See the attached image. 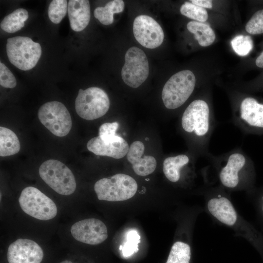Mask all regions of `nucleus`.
<instances>
[{"mask_svg": "<svg viewBox=\"0 0 263 263\" xmlns=\"http://www.w3.org/2000/svg\"><path fill=\"white\" fill-rule=\"evenodd\" d=\"M206 158L215 169L220 186L225 189L248 192L255 188L254 162L241 147L219 155L209 153Z\"/></svg>", "mask_w": 263, "mask_h": 263, "instance_id": "f257e3e1", "label": "nucleus"}, {"mask_svg": "<svg viewBox=\"0 0 263 263\" xmlns=\"http://www.w3.org/2000/svg\"><path fill=\"white\" fill-rule=\"evenodd\" d=\"M216 124L210 105L205 99L193 100L184 111L181 119V128L191 137L196 156L206 157L209 153L210 140Z\"/></svg>", "mask_w": 263, "mask_h": 263, "instance_id": "f03ea898", "label": "nucleus"}, {"mask_svg": "<svg viewBox=\"0 0 263 263\" xmlns=\"http://www.w3.org/2000/svg\"><path fill=\"white\" fill-rule=\"evenodd\" d=\"M220 186L210 190L207 207L209 213L221 223L230 227L248 242L263 247V234L241 217Z\"/></svg>", "mask_w": 263, "mask_h": 263, "instance_id": "7ed1b4c3", "label": "nucleus"}, {"mask_svg": "<svg viewBox=\"0 0 263 263\" xmlns=\"http://www.w3.org/2000/svg\"><path fill=\"white\" fill-rule=\"evenodd\" d=\"M195 76L191 71L186 70L172 75L164 85L162 99L165 107L169 110L182 106L193 92Z\"/></svg>", "mask_w": 263, "mask_h": 263, "instance_id": "20e7f679", "label": "nucleus"}, {"mask_svg": "<svg viewBox=\"0 0 263 263\" xmlns=\"http://www.w3.org/2000/svg\"><path fill=\"white\" fill-rule=\"evenodd\" d=\"M137 184L131 176L122 173L98 180L94 189L99 200L125 201L132 198L137 190Z\"/></svg>", "mask_w": 263, "mask_h": 263, "instance_id": "39448f33", "label": "nucleus"}, {"mask_svg": "<svg viewBox=\"0 0 263 263\" xmlns=\"http://www.w3.org/2000/svg\"><path fill=\"white\" fill-rule=\"evenodd\" d=\"M40 44L27 37H15L7 40L6 53L10 62L18 69L33 68L41 55Z\"/></svg>", "mask_w": 263, "mask_h": 263, "instance_id": "423d86ee", "label": "nucleus"}, {"mask_svg": "<svg viewBox=\"0 0 263 263\" xmlns=\"http://www.w3.org/2000/svg\"><path fill=\"white\" fill-rule=\"evenodd\" d=\"M233 124L245 134H263V103L252 96L240 101L231 119Z\"/></svg>", "mask_w": 263, "mask_h": 263, "instance_id": "0eeeda50", "label": "nucleus"}, {"mask_svg": "<svg viewBox=\"0 0 263 263\" xmlns=\"http://www.w3.org/2000/svg\"><path fill=\"white\" fill-rule=\"evenodd\" d=\"M38 171L43 181L57 193L69 195L75 191V177L71 169L62 162L49 159L40 165Z\"/></svg>", "mask_w": 263, "mask_h": 263, "instance_id": "6e6552de", "label": "nucleus"}, {"mask_svg": "<svg viewBox=\"0 0 263 263\" xmlns=\"http://www.w3.org/2000/svg\"><path fill=\"white\" fill-rule=\"evenodd\" d=\"M110 100L102 89L92 87L80 89L75 100V109L82 118L92 120L105 115L110 108Z\"/></svg>", "mask_w": 263, "mask_h": 263, "instance_id": "1a4fd4ad", "label": "nucleus"}, {"mask_svg": "<svg viewBox=\"0 0 263 263\" xmlns=\"http://www.w3.org/2000/svg\"><path fill=\"white\" fill-rule=\"evenodd\" d=\"M19 202L26 214L40 220L52 219L57 214V208L54 202L33 187H27L22 190Z\"/></svg>", "mask_w": 263, "mask_h": 263, "instance_id": "9d476101", "label": "nucleus"}, {"mask_svg": "<svg viewBox=\"0 0 263 263\" xmlns=\"http://www.w3.org/2000/svg\"><path fill=\"white\" fill-rule=\"evenodd\" d=\"M38 116L41 123L56 136H66L71 129V115L60 102L53 101L43 104L38 111Z\"/></svg>", "mask_w": 263, "mask_h": 263, "instance_id": "9b49d317", "label": "nucleus"}, {"mask_svg": "<svg viewBox=\"0 0 263 263\" xmlns=\"http://www.w3.org/2000/svg\"><path fill=\"white\" fill-rule=\"evenodd\" d=\"M149 74V62L144 52L136 47L130 48L126 53L121 70L124 83L132 88H138L147 79Z\"/></svg>", "mask_w": 263, "mask_h": 263, "instance_id": "f8f14e48", "label": "nucleus"}, {"mask_svg": "<svg viewBox=\"0 0 263 263\" xmlns=\"http://www.w3.org/2000/svg\"><path fill=\"white\" fill-rule=\"evenodd\" d=\"M133 32L135 39L148 49L156 48L162 43L164 34L162 28L152 18L141 15L134 20Z\"/></svg>", "mask_w": 263, "mask_h": 263, "instance_id": "ddd939ff", "label": "nucleus"}, {"mask_svg": "<svg viewBox=\"0 0 263 263\" xmlns=\"http://www.w3.org/2000/svg\"><path fill=\"white\" fill-rule=\"evenodd\" d=\"M70 231L75 239L90 245L100 244L108 237L106 225L95 218L85 219L75 223L72 225Z\"/></svg>", "mask_w": 263, "mask_h": 263, "instance_id": "4468645a", "label": "nucleus"}, {"mask_svg": "<svg viewBox=\"0 0 263 263\" xmlns=\"http://www.w3.org/2000/svg\"><path fill=\"white\" fill-rule=\"evenodd\" d=\"M44 253L41 247L35 241L27 239H18L8 248V263H40Z\"/></svg>", "mask_w": 263, "mask_h": 263, "instance_id": "2eb2a0df", "label": "nucleus"}, {"mask_svg": "<svg viewBox=\"0 0 263 263\" xmlns=\"http://www.w3.org/2000/svg\"><path fill=\"white\" fill-rule=\"evenodd\" d=\"M145 146L139 141L133 142L127 154L128 161L132 165L134 172L138 175L145 176L152 173L156 169L155 158L150 155H144Z\"/></svg>", "mask_w": 263, "mask_h": 263, "instance_id": "dca6fc26", "label": "nucleus"}, {"mask_svg": "<svg viewBox=\"0 0 263 263\" xmlns=\"http://www.w3.org/2000/svg\"><path fill=\"white\" fill-rule=\"evenodd\" d=\"M88 150L97 155L120 159L127 155L129 146L123 138L118 141L106 142L99 136L91 139L87 144Z\"/></svg>", "mask_w": 263, "mask_h": 263, "instance_id": "f3484780", "label": "nucleus"}, {"mask_svg": "<svg viewBox=\"0 0 263 263\" xmlns=\"http://www.w3.org/2000/svg\"><path fill=\"white\" fill-rule=\"evenodd\" d=\"M68 13L71 29L75 32L83 30L88 25L90 18V6L88 0H70Z\"/></svg>", "mask_w": 263, "mask_h": 263, "instance_id": "a211bd4d", "label": "nucleus"}, {"mask_svg": "<svg viewBox=\"0 0 263 263\" xmlns=\"http://www.w3.org/2000/svg\"><path fill=\"white\" fill-rule=\"evenodd\" d=\"M190 162V158L186 154L167 157L163 163L164 174L170 182L177 183L181 179L183 169Z\"/></svg>", "mask_w": 263, "mask_h": 263, "instance_id": "6ab92c4d", "label": "nucleus"}, {"mask_svg": "<svg viewBox=\"0 0 263 263\" xmlns=\"http://www.w3.org/2000/svg\"><path fill=\"white\" fill-rule=\"evenodd\" d=\"M20 149V142L15 133L7 128L0 127V156L6 157L15 154Z\"/></svg>", "mask_w": 263, "mask_h": 263, "instance_id": "aec40b11", "label": "nucleus"}, {"mask_svg": "<svg viewBox=\"0 0 263 263\" xmlns=\"http://www.w3.org/2000/svg\"><path fill=\"white\" fill-rule=\"evenodd\" d=\"M189 32L194 35V38L203 47L210 45L215 39L213 29L208 25L198 21H189L187 25Z\"/></svg>", "mask_w": 263, "mask_h": 263, "instance_id": "412c9836", "label": "nucleus"}, {"mask_svg": "<svg viewBox=\"0 0 263 263\" xmlns=\"http://www.w3.org/2000/svg\"><path fill=\"white\" fill-rule=\"evenodd\" d=\"M124 2L122 0H111L104 7H97L94 10V16L102 24L108 25L113 23V14L124 10Z\"/></svg>", "mask_w": 263, "mask_h": 263, "instance_id": "4be33fe9", "label": "nucleus"}, {"mask_svg": "<svg viewBox=\"0 0 263 263\" xmlns=\"http://www.w3.org/2000/svg\"><path fill=\"white\" fill-rule=\"evenodd\" d=\"M29 17L28 11L23 8L15 10L8 15L0 22V28L6 32L13 33L24 26Z\"/></svg>", "mask_w": 263, "mask_h": 263, "instance_id": "5701e85b", "label": "nucleus"}, {"mask_svg": "<svg viewBox=\"0 0 263 263\" xmlns=\"http://www.w3.org/2000/svg\"><path fill=\"white\" fill-rule=\"evenodd\" d=\"M191 257L190 246L177 241L172 245L166 263H189Z\"/></svg>", "mask_w": 263, "mask_h": 263, "instance_id": "b1692460", "label": "nucleus"}, {"mask_svg": "<svg viewBox=\"0 0 263 263\" xmlns=\"http://www.w3.org/2000/svg\"><path fill=\"white\" fill-rule=\"evenodd\" d=\"M180 11L182 15L200 22H205L208 19V14L205 8L191 2H185L181 5Z\"/></svg>", "mask_w": 263, "mask_h": 263, "instance_id": "393cba45", "label": "nucleus"}, {"mask_svg": "<svg viewBox=\"0 0 263 263\" xmlns=\"http://www.w3.org/2000/svg\"><path fill=\"white\" fill-rule=\"evenodd\" d=\"M68 11L67 1L66 0H54L48 7V17L55 24L59 23L65 16Z\"/></svg>", "mask_w": 263, "mask_h": 263, "instance_id": "a878e982", "label": "nucleus"}, {"mask_svg": "<svg viewBox=\"0 0 263 263\" xmlns=\"http://www.w3.org/2000/svg\"><path fill=\"white\" fill-rule=\"evenodd\" d=\"M126 240L123 245L120 246L124 257H128L138 251V244L140 242V236L135 230H131L126 235Z\"/></svg>", "mask_w": 263, "mask_h": 263, "instance_id": "bb28decb", "label": "nucleus"}, {"mask_svg": "<svg viewBox=\"0 0 263 263\" xmlns=\"http://www.w3.org/2000/svg\"><path fill=\"white\" fill-rule=\"evenodd\" d=\"M235 53L240 56H246L253 48V41L249 36L238 35L231 41Z\"/></svg>", "mask_w": 263, "mask_h": 263, "instance_id": "cd10ccee", "label": "nucleus"}, {"mask_svg": "<svg viewBox=\"0 0 263 263\" xmlns=\"http://www.w3.org/2000/svg\"><path fill=\"white\" fill-rule=\"evenodd\" d=\"M118 127V123L115 122L103 123L99 128V136L106 142L121 140L123 138L116 134Z\"/></svg>", "mask_w": 263, "mask_h": 263, "instance_id": "c85d7f7f", "label": "nucleus"}, {"mask_svg": "<svg viewBox=\"0 0 263 263\" xmlns=\"http://www.w3.org/2000/svg\"><path fill=\"white\" fill-rule=\"evenodd\" d=\"M246 31L250 34L258 35L263 33V9L257 11L247 22Z\"/></svg>", "mask_w": 263, "mask_h": 263, "instance_id": "c756f323", "label": "nucleus"}, {"mask_svg": "<svg viewBox=\"0 0 263 263\" xmlns=\"http://www.w3.org/2000/svg\"><path fill=\"white\" fill-rule=\"evenodd\" d=\"M0 84L6 88H13L17 85V80L10 70L2 62L0 63Z\"/></svg>", "mask_w": 263, "mask_h": 263, "instance_id": "7c9ffc66", "label": "nucleus"}, {"mask_svg": "<svg viewBox=\"0 0 263 263\" xmlns=\"http://www.w3.org/2000/svg\"><path fill=\"white\" fill-rule=\"evenodd\" d=\"M248 193L253 198L258 217L263 224V186L255 187Z\"/></svg>", "mask_w": 263, "mask_h": 263, "instance_id": "2f4dec72", "label": "nucleus"}, {"mask_svg": "<svg viewBox=\"0 0 263 263\" xmlns=\"http://www.w3.org/2000/svg\"><path fill=\"white\" fill-rule=\"evenodd\" d=\"M190 1L192 3L204 8H211L212 7V2L211 0H192Z\"/></svg>", "mask_w": 263, "mask_h": 263, "instance_id": "473e14b6", "label": "nucleus"}, {"mask_svg": "<svg viewBox=\"0 0 263 263\" xmlns=\"http://www.w3.org/2000/svg\"><path fill=\"white\" fill-rule=\"evenodd\" d=\"M255 63L257 66L260 68H263V51L256 58Z\"/></svg>", "mask_w": 263, "mask_h": 263, "instance_id": "72a5a7b5", "label": "nucleus"}, {"mask_svg": "<svg viewBox=\"0 0 263 263\" xmlns=\"http://www.w3.org/2000/svg\"><path fill=\"white\" fill-rule=\"evenodd\" d=\"M60 263H73L71 261L68 260H64Z\"/></svg>", "mask_w": 263, "mask_h": 263, "instance_id": "f704fd0d", "label": "nucleus"}]
</instances>
